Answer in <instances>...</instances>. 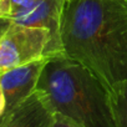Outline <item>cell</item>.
Returning a JSON list of instances; mask_svg holds the SVG:
<instances>
[{"instance_id": "1", "label": "cell", "mask_w": 127, "mask_h": 127, "mask_svg": "<svg viewBox=\"0 0 127 127\" xmlns=\"http://www.w3.org/2000/svg\"><path fill=\"white\" fill-rule=\"evenodd\" d=\"M60 40L107 90L127 80V0H65Z\"/></svg>"}, {"instance_id": "2", "label": "cell", "mask_w": 127, "mask_h": 127, "mask_svg": "<svg viewBox=\"0 0 127 127\" xmlns=\"http://www.w3.org/2000/svg\"><path fill=\"white\" fill-rule=\"evenodd\" d=\"M55 113L79 127H116L108 90L79 62L51 56L37 82Z\"/></svg>"}, {"instance_id": "3", "label": "cell", "mask_w": 127, "mask_h": 127, "mask_svg": "<svg viewBox=\"0 0 127 127\" xmlns=\"http://www.w3.org/2000/svg\"><path fill=\"white\" fill-rule=\"evenodd\" d=\"M51 39L47 29L10 23L0 37V74L45 57Z\"/></svg>"}, {"instance_id": "4", "label": "cell", "mask_w": 127, "mask_h": 127, "mask_svg": "<svg viewBox=\"0 0 127 127\" xmlns=\"http://www.w3.org/2000/svg\"><path fill=\"white\" fill-rule=\"evenodd\" d=\"M65 0H35L29 6L23 9L9 19L10 23L37 26L47 29L52 39L47 46L46 56L62 55V46L60 40V23Z\"/></svg>"}, {"instance_id": "5", "label": "cell", "mask_w": 127, "mask_h": 127, "mask_svg": "<svg viewBox=\"0 0 127 127\" xmlns=\"http://www.w3.org/2000/svg\"><path fill=\"white\" fill-rule=\"evenodd\" d=\"M49 59V56H45L0 74V85L6 98L5 113L14 110L36 90L39 79Z\"/></svg>"}, {"instance_id": "6", "label": "cell", "mask_w": 127, "mask_h": 127, "mask_svg": "<svg viewBox=\"0 0 127 127\" xmlns=\"http://www.w3.org/2000/svg\"><path fill=\"white\" fill-rule=\"evenodd\" d=\"M55 112L45 94L36 89L26 100L0 118V127H52Z\"/></svg>"}, {"instance_id": "7", "label": "cell", "mask_w": 127, "mask_h": 127, "mask_svg": "<svg viewBox=\"0 0 127 127\" xmlns=\"http://www.w3.org/2000/svg\"><path fill=\"white\" fill-rule=\"evenodd\" d=\"M108 97L116 127H127V80L108 89Z\"/></svg>"}, {"instance_id": "8", "label": "cell", "mask_w": 127, "mask_h": 127, "mask_svg": "<svg viewBox=\"0 0 127 127\" xmlns=\"http://www.w3.org/2000/svg\"><path fill=\"white\" fill-rule=\"evenodd\" d=\"M35 0H0V19L9 20Z\"/></svg>"}, {"instance_id": "9", "label": "cell", "mask_w": 127, "mask_h": 127, "mask_svg": "<svg viewBox=\"0 0 127 127\" xmlns=\"http://www.w3.org/2000/svg\"><path fill=\"white\" fill-rule=\"evenodd\" d=\"M52 127H79V126L75 125L69 118L64 117L62 115L55 113V120H54V126Z\"/></svg>"}, {"instance_id": "10", "label": "cell", "mask_w": 127, "mask_h": 127, "mask_svg": "<svg viewBox=\"0 0 127 127\" xmlns=\"http://www.w3.org/2000/svg\"><path fill=\"white\" fill-rule=\"evenodd\" d=\"M5 110H6V98H5L4 90H3L1 85H0V118L4 116Z\"/></svg>"}, {"instance_id": "11", "label": "cell", "mask_w": 127, "mask_h": 127, "mask_svg": "<svg viewBox=\"0 0 127 127\" xmlns=\"http://www.w3.org/2000/svg\"><path fill=\"white\" fill-rule=\"evenodd\" d=\"M10 25V21L6 20V19H0V37L1 35L5 32V30L8 29V26Z\"/></svg>"}]
</instances>
